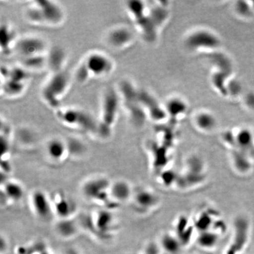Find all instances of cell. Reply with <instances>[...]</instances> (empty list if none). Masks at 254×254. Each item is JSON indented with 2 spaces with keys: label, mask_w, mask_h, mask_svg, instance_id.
<instances>
[{
  "label": "cell",
  "mask_w": 254,
  "mask_h": 254,
  "mask_svg": "<svg viewBox=\"0 0 254 254\" xmlns=\"http://www.w3.org/2000/svg\"><path fill=\"white\" fill-rule=\"evenodd\" d=\"M50 49L49 43L43 37L28 35L20 37L14 55L18 57V64L32 73L47 69Z\"/></svg>",
  "instance_id": "1"
},
{
  "label": "cell",
  "mask_w": 254,
  "mask_h": 254,
  "mask_svg": "<svg viewBox=\"0 0 254 254\" xmlns=\"http://www.w3.org/2000/svg\"><path fill=\"white\" fill-rule=\"evenodd\" d=\"M115 68V63L109 54L100 50L89 51L76 68L74 77L80 84L109 77Z\"/></svg>",
  "instance_id": "2"
},
{
  "label": "cell",
  "mask_w": 254,
  "mask_h": 254,
  "mask_svg": "<svg viewBox=\"0 0 254 254\" xmlns=\"http://www.w3.org/2000/svg\"><path fill=\"white\" fill-rule=\"evenodd\" d=\"M25 20L33 26L56 28L65 23L64 9L52 0H36L28 2L24 11Z\"/></svg>",
  "instance_id": "3"
},
{
  "label": "cell",
  "mask_w": 254,
  "mask_h": 254,
  "mask_svg": "<svg viewBox=\"0 0 254 254\" xmlns=\"http://www.w3.org/2000/svg\"><path fill=\"white\" fill-rule=\"evenodd\" d=\"M72 75L65 68L49 72L40 90V97L44 104L54 111L61 107L70 90Z\"/></svg>",
  "instance_id": "4"
},
{
  "label": "cell",
  "mask_w": 254,
  "mask_h": 254,
  "mask_svg": "<svg viewBox=\"0 0 254 254\" xmlns=\"http://www.w3.org/2000/svg\"><path fill=\"white\" fill-rule=\"evenodd\" d=\"M31 79V72L20 64L2 65L1 95L7 99H17L27 91Z\"/></svg>",
  "instance_id": "5"
},
{
  "label": "cell",
  "mask_w": 254,
  "mask_h": 254,
  "mask_svg": "<svg viewBox=\"0 0 254 254\" xmlns=\"http://www.w3.org/2000/svg\"><path fill=\"white\" fill-rule=\"evenodd\" d=\"M57 120L62 125L90 134L99 135V125L90 113L81 108L62 106L55 111Z\"/></svg>",
  "instance_id": "6"
},
{
  "label": "cell",
  "mask_w": 254,
  "mask_h": 254,
  "mask_svg": "<svg viewBox=\"0 0 254 254\" xmlns=\"http://www.w3.org/2000/svg\"><path fill=\"white\" fill-rule=\"evenodd\" d=\"M115 88L107 87L103 92L100 101L99 134L109 136L118 117L120 96Z\"/></svg>",
  "instance_id": "7"
},
{
  "label": "cell",
  "mask_w": 254,
  "mask_h": 254,
  "mask_svg": "<svg viewBox=\"0 0 254 254\" xmlns=\"http://www.w3.org/2000/svg\"><path fill=\"white\" fill-rule=\"evenodd\" d=\"M111 184L106 178L95 177L84 184L82 191L85 198L109 209L111 205L115 204L110 196Z\"/></svg>",
  "instance_id": "8"
},
{
  "label": "cell",
  "mask_w": 254,
  "mask_h": 254,
  "mask_svg": "<svg viewBox=\"0 0 254 254\" xmlns=\"http://www.w3.org/2000/svg\"><path fill=\"white\" fill-rule=\"evenodd\" d=\"M105 45L110 49L122 50L131 45L133 35L128 28L123 26H114L105 32L103 36Z\"/></svg>",
  "instance_id": "9"
},
{
  "label": "cell",
  "mask_w": 254,
  "mask_h": 254,
  "mask_svg": "<svg viewBox=\"0 0 254 254\" xmlns=\"http://www.w3.org/2000/svg\"><path fill=\"white\" fill-rule=\"evenodd\" d=\"M30 203L34 214L42 220H50L55 214L52 200L43 190H36L32 193Z\"/></svg>",
  "instance_id": "10"
},
{
  "label": "cell",
  "mask_w": 254,
  "mask_h": 254,
  "mask_svg": "<svg viewBox=\"0 0 254 254\" xmlns=\"http://www.w3.org/2000/svg\"><path fill=\"white\" fill-rule=\"evenodd\" d=\"M20 39L13 25L8 23L1 24L0 27V51L5 57L14 55L18 41Z\"/></svg>",
  "instance_id": "11"
},
{
  "label": "cell",
  "mask_w": 254,
  "mask_h": 254,
  "mask_svg": "<svg viewBox=\"0 0 254 254\" xmlns=\"http://www.w3.org/2000/svg\"><path fill=\"white\" fill-rule=\"evenodd\" d=\"M94 229L101 236H109L114 230L115 218L109 209L97 211L91 220Z\"/></svg>",
  "instance_id": "12"
},
{
  "label": "cell",
  "mask_w": 254,
  "mask_h": 254,
  "mask_svg": "<svg viewBox=\"0 0 254 254\" xmlns=\"http://www.w3.org/2000/svg\"><path fill=\"white\" fill-rule=\"evenodd\" d=\"M54 213L60 220L71 219L76 211V205L72 200L63 193H57L52 199Z\"/></svg>",
  "instance_id": "13"
},
{
  "label": "cell",
  "mask_w": 254,
  "mask_h": 254,
  "mask_svg": "<svg viewBox=\"0 0 254 254\" xmlns=\"http://www.w3.org/2000/svg\"><path fill=\"white\" fill-rule=\"evenodd\" d=\"M67 56L62 47L51 48L48 56L47 71L49 72L62 70L66 68Z\"/></svg>",
  "instance_id": "14"
},
{
  "label": "cell",
  "mask_w": 254,
  "mask_h": 254,
  "mask_svg": "<svg viewBox=\"0 0 254 254\" xmlns=\"http://www.w3.org/2000/svg\"><path fill=\"white\" fill-rule=\"evenodd\" d=\"M68 144L60 138H53L47 143L48 156L53 161H62L68 154Z\"/></svg>",
  "instance_id": "15"
},
{
  "label": "cell",
  "mask_w": 254,
  "mask_h": 254,
  "mask_svg": "<svg viewBox=\"0 0 254 254\" xmlns=\"http://www.w3.org/2000/svg\"><path fill=\"white\" fill-rule=\"evenodd\" d=\"M131 189L128 184L123 181H117L111 184L110 196L115 204L127 201L131 196Z\"/></svg>",
  "instance_id": "16"
},
{
  "label": "cell",
  "mask_w": 254,
  "mask_h": 254,
  "mask_svg": "<svg viewBox=\"0 0 254 254\" xmlns=\"http://www.w3.org/2000/svg\"><path fill=\"white\" fill-rule=\"evenodd\" d=\"M6 199L9 201L17 202L23 198L24 190L18 183L9 181L5 182L2 189Z\"/></svg>",
  "instance_id": "17"
},
{
  "label": "cell",
  "mask_w": 254,
  "mask_h": 254,
  "mask_svg": "<svg viewBox=\"0 0 254 254\" xmlns=\"http://www.w3.org/2000/svg\"><path fill=\"white\" fill-rule=\"evenodd\" d=\"M190 45L192 46H215L217 45L218 41L212 35L206 34V33H199L192 36L190 39Z\"/></svg>",
  "instance_id": "18"
},
{
  "label": "cell",
  "mask_w": 254,
  "mask_h": 254,
  "mask_svg": "<svg viewBox=\"0 0 254 254\" xmlns=\"http://www.w3.org/2000/svg\"><path fill=\"white\" fill-rule=\"evenodd\" d=\"M161 246L164 251L171 254L179 253L181 249L180 240L170 234L164 235L162 238Z\"/></svg>",
  "instance_id": "19"
},
{
  "label": "cell",
  "mask_w": 254,
  "mask_h": 254,
  "mask_svg": "<svg viewBox=\"0 0 254 254\" xmlns=\"http://www.w3.org/2000/svg\"><path fill=\"white\" fill-rule=\"evenodd\" d=\"M76 230L77 228L75 224L71 221V218L61 220L57 225V231L63 237H71L75 234Z\"/></svg>",
  "instance_id": "20"
},
{
  "label": "cell",
  "mask_w": 254,
  "mask_h": 254,
  "mask_svg": "<svg viewBox=\"0 0 254 254\" xmlns=\"http://www.w3.org/2000/svg\"><path fill=\"white\" fill-rule=\"evenodd\" d=\"M196 124L199 128L204 131H211L216 125L213 117L208 114H202L196 119Z\"/></svg>",
  "instance_id": "21"
},
{
  "label": "cell",
  "mask_w": 254,
  "mask_h": 254,
  "mask_svg": "<svg viewBox=\"0 0 254 254\" xmlns=\"http://www.w3.org/2000/svg\"><path fill=\"white\" fill-rule=\"evenodd\" d=\"M136 203L142 206V208L149 207L155 204L156 201L155 196L151 193L148 191L139 192L135 196Z\"/></svg>",
  "instance_id": "22"
},
{
  "label": "cell",
  "mask_w": 254,
  "mask_h": 254,
  "mask_svg": "<svg viewBox=\"0 0 254 254\" xmlns=\"http://www.w3.org/2000/svg\"><path fill=\"white\" fill-rule=\"evenodd\" d=\"M218 241L217 235L204 232L202 233L198 238V244L199 246L205 248V249H211L216 246Z\"/></svg>",
  "instance_id": "23"
},
{
  "label": "cell",
  "mask_w": 254,
  "mask_h": 254,
  "mask_svg": "<svg viewBox=\"0 0 254 254\" xmlns=\"http://www.w3.org/2000/svg\"><path fill=\"white\" fill-rule=\"evenodd\" d=\"M140 254H159V253L156 248H155L153 246H150L145 249L144 252Z\"/></svg>",
  "instance_id": "24"
}]
</instances>
